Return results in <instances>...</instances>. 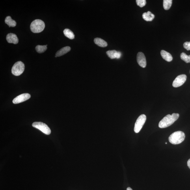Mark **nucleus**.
I'll return each instance as SVG.
<instances>
[{
	"instance_id": "obj_1",
	"label": "nucleus",
	"mask_w": 190,
	"mask_h": 190,
	"mask_svg": "<svg viewBox=\"0 0 190 190\" xmlns=\"http://www.w3.org/2000/svg\"><path fill=\"white\" fill-rule=\"evenodd\" d=\"M179 117V114L178 113H173L172 115L168 114L159 122V127L160 128H165L169 127L178 120Z\"/></svg>"
},
{
	"instance_id": "obj_2",
	"label": "nucleus",
	"mask_w": 190,
	"mask_h": 190,
	"mask_svg": "<svg viewBox=\"0 0 190 190\" xmlns=\"http://www.w3.org/2000/svg\"><path fill=\"white\" fill-rule=\"evenodd\" d=\"M185 135L181 131L175 132L172 134L169 137V141L172 144L176 145L180 144L184 141Z\"/></svg>"
},
{
	"instance_id": "obj_3",
	"label": "nucleus",
	"mask_w": 190,
	"mask_h": 190,
	"mask_svg": "<svg viewBox=\"0 0 190 190\" xmlns=\"http://www.w3.org/2000/svg\"><path fill=\"white\" fill-rule=\"evenodd\" d=\"M45 25L44 21L37 19L32 21L30 26L31 31L34 33H38L44 31Z\"/></svg>"
},
{
	"instance_id": "obj_4",
	"label": "nucleus",
	"mask_w": 190,
	"mask_h": 190,
	"mask_svg": "<svg viewBox=\"0 0 190 190\" xmlns=\"http://www.w3.org/2000/svg\"><path fill=\"white\" fill-rule=\"evenodd\" d=\"M25 64L22 62H17L12 67L11 70L12 74L15 76H19L22 74L25 70Z\"/></svg>"
},
{
	"instance_id": "obj_5",
	"label": "nucleus",
	"mask_w": 190,
	"mask_h": 190,
	"mask_svg": "<svg viewBox=\"0 0 190 190\" xmlns=\"http://www.w3.org/2000/svg\"><path fill=\"white\" fill-rule=\"evenodd\" d=\"M34 128L39 129L43 133L47 135L50 134L51 131L50 129L47 124L41 122H35L32 124Z\"/></svg>"
},
{
	"instance_id": "obj_6",
	"label": "nucleus",
	"mask_w": 190,
	"mask_h": 190,
	"mask_svg": "<svg viewBox=\"0 0 190 190\" xmlns=\"http://www.w3.org/2000/svg\"><path fill=\"white\" fill-rule=\"evenodd\" d=\"M146 120V116L144 114H142L139 116L135 125L134 130L135 133H138L139 132L145 123Z\"/></svg>"
},
{
	"instance_id": "obj_7",
	"label": "nucleus",
	"mask_w": 190,
	"mask_h": 190,
	"mask_svg": "<svg viewBox=\"0 0 190 190\" xmlns=\"http://www.w3.org/2000/svg\"><path fill=\"white\" fill-rule=\"evenodd\" d=\"M187 76L185 74L179 75L174 80L172 83V86L174 87H178L182 85L186 81Z\"/></svg>"
},
{
	"instance_id": "obj_8",
	"label": "nucleus",
	"mask_w": 190,
	"mask_h": 190,
	"mask_svg": "<svg viewBox=\"0 0 190 190\" xmlns=\"http://www.w3.org/2000/svg\"><path fill=\"white\" fill-rule=\"evenodd\" d=\"M31 96L29 93H25L19 95L16 97L12 101L14 104H17L24 102L31 98Z\"/></svg>"
},
{
	"instance_id": "obj_9",
	"label": "nucleus",
	"mask_w": 190,
	"mask_h": 190,
	"mask_svg": "<svg viewBox=\"0 0 190 190\" xmlns=\"http://www.w3.org/2000/svg\"><path fill=\"white\" fill-rule=\"evenodd\" d=\"M137 62L139 65L142 68H145L146 66V57L144 54L140 52L137 54Z\"/></svg>"
},
{
	"instance_id": "obj_10",
	"label": "nucleus",
	"mask_w": 190,
	"mask_h": 190,
	"mask_svg": "<svg viewBox=\"0 0 190 190\" xmlns=\"http://www.w3.org/2000/svg\"><path fill=\"white\" fill-rule=\"evenodd\" d=\"M6 39L10 44H17L18 43V39L16 34L13 33L8 34L6 36Z\"/></svg>"
},
{
	"instance_id": "obj_11",
	"label": "nucleus",
	"mask_w": 190,
	"mask_h": 190,
	"mask_svg": "<svg viewBox=\"0 0 190 190\" xmlns=\"http://www.w3.org/2000/svg\"><path fill=\"white\" fill-rule=\"evenodd\" d=\"M70 50L71 48L70 47L67 46L62 48L56 53L55 57H61V56L65 54L70 51Z\"/></svg>"
},
{
	"instance_id": "obj_12",
	"label": "nucleus",
	"mask_w": 190,
	"mask_h": 190,
	"mask_svg": "<svg viewBox=\"0 0 190 190\" xmlns=\"http://www.w3.org/2000/svg\"><path fill=\"white\" fill-rule=\"evenodd\" d=\"M161 55L163 59L168 62H171L173 59L171 54L169 52L164 50H162L161 51Z\"/></svg>"
},
{
	"instance_id": "obj_13",
	"label": "nucleus",
	"mask_w": 190,
	"mask_h": 190,
	"mask_svg": "<svg viewBox=\"0 0 190 190\" xmlns=\"http://www.w3.org/2000/svg\"><path fill=\"white\" fill-rule=\"evenodd\" d=\"M142 18L146 21H152L155 18V15L152 12L148 11L144 13L142 15Z\"/></svg>"
},
{
	"instance_id": "obj_14",
	"label": "nucleus",
	"mask_w": 190,
	"mask_h": 190,
	"mask_svg": "<svg viewBox=\"0 0 190 190\" xmlns=\"http://www.w3.org/2000/svg\"><path fill=\"white\" fill-rule=\"evenodd\" d=\"M94 42L98 46L101 47H105L107 46V43L101 38H95L94 39Z\"/></svg>"
},
{
	"instance_id": "obj_15",
	"label": "nucleus",
	"mask_w": 190,
	"mask_h": 190,
	"mask_svg": "<svg viewBox=\"0 0 190 190\" xmlns=\"http://www.w3.org/2000/svg\"><path fill=\"white\" fill-rule=\"evenodd\" d=\"M5 23L9 26V27H14L16 25V21L13 20L11 17L8 16L6 17L5 20Z\"/></svg>"
},
{
	"instance_id": "obj_16",
	"label": "nucleus",
	"mask_w": 190,
	"mask_h": 190,
	"mask_svg": "<svg viewBox=\"0 0 190 190\" xmlns=\"http://www.w3.org/2000/svg\"><path fill=\"white\" fill-rule=\"evenodd\" d=\"M64 34L65 36L70 39L73 40L75 38V35L73 32L68 29H65L64 31Z\"/></svg>"
},
{
	"instance_id": "obj_17",
	"label": "nucleus",
	"mask_w": 190,
	"mask_h": 190,
	"mask_svg": "<svg viewBox=\"0 0 190 190\" xmlns=\"http://www.w3.org/2000/svg\"><path fill=\"white\" fill-rule=\"evenodd\" d=\"M172 0H164L163 6L165 10H169L171 8L172 4Z\"/></svg>"
},
{
	"instance_id": "obj_18",
	"label": "nucleus",
	"mask_w": 190,
	"mask_h": 190,
	"mask_svg": "<svg viewBox=\"0 0 190 190\" xmlns=\"http://www.w3.org/2000/svg\"><path fill=\"white\" fill-rule=\"evenodd\" d=\"M47 45H45V46H40V45H38L36 47V50L38 53H44L46 51L47 49Z\"/></svg>"
},
{
	"instance_id": "obj_19",
	"label": "nucleus",
	"mask_w": 190,
	"mask_h": 190,
	"mask_svg": "<svg viewBox=\"0 0 190 190\" xmlns=\"http://www.w3.org/2000/svg\"><path fill=\"white\" fill-rule=\"evenodd\" d=\"M117 53V51L116 50L109 51L106 52V54L108 56L112 59L116 58Z\"/></svg>"
},
{
	"instance_id": "obj_20",
	"label": "nucleus",
	"mask_w": 190,
	"mask_h": 190,
	"mask_svg": "<svg viewBox=\"0 0 190 190\" xmlns=\"http://www.w3.org/2000/svg\"><path fill=\"white\" fill-rule=\"evenodd\" d=\"M180 57L186 63H190V55H188L185 53H182L181 54Z\"/></svg>"
},
{
	"instance_id": "obj_21",
	"label": "nucleus",
	"mask_w": 190,
	"mask_h": 190,
	"mask_svg": "<svg viewBox=\"0 0 190 190\" xmlns=\"http://www.w3.org/2000/svg\"><path fill=\"white\" fill-rule=\"evenodd\" d=\"M136 2L137 5L141 8L144 7L146 5V0H137L136 1Z\"/></svg>"
},
{
	"instance_id": "obj_22",
	"label": "nucleus",
	"mask_w": 190,
	"mask_h": 190,
	"mask_svg": "<svg viewBox=\"0 0 190 190\" xmlns=\"http://www.w3.org/2000/svg\"><path fill=\"white\" fill-rule=\"evenodd\" d=\"M183 47L187 51L190 50V42H186L183 44Z\"/></svg>"
},
{
	"instance_id": "obj_23",
	"label": "nucleus",
	"mask_w": 190,
	"mask_h": 190,
	"mask_svg": "<svg viewBox=\"0 0 190 190\" xmlns=\"http://www.w3.org/2000/svg\"><path fill=\"white\" fill-rule=\"evenodd\" d=\"M187 165L190 169V159H189L187 162Z\"/></svg>"
},
{
	"instance_id": "obj_24",
	"label": "nucleus",
	"mask_w": 190,
	"mask_h": 190,
	"mask_svg": "<svg viewBox=\"0 0 190 190\" xmlns=\"http://www.w3.org/2000/svg\"><path fill=\"white\" fill-rule=\"evenodd\" d=\"M127 190H133L130 187H128L127 188Z\"/></svg>"
},
{
	"instance_id": "obj_25",
	"label": "nucleus",
	"mask_w": 190,
	"mask_h": 190,
	"mask_svg": "<svg viewBox=\"0 0 190 190\" xmlns=\"http://www.w3.org/2000/svg\"></svg>"
}]
</instances>
